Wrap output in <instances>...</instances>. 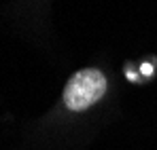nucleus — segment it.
Wrapping results in <instances>:
<instances>
[{
  "label": "nucleus",
  "instance_id": "nucleus-1",
  "mask_svg": "<svg viewBox=\"0 0 157 150\" xmlns=\"http://www.w3.org/2000/svg\"><path fill=\"white\" fill-rule=\"evenodd\" d=\"M106 91V78L100 70H78L77 74L66 82L64 89V104L68 110H87L104 95Z\"/></svg>",
  "mask_w": 157,
  "mask_h": 150
}]
</instances>
